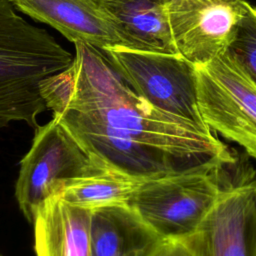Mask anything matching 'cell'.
<instances>
[{"mask_svg": "<svg viewBox=\"0 0 256 256\" xmlns=\"http://www.w3.org/2000/svg\"><path fill=\"white\" fill-rule=\"evenodd\" d=\"M74 47L71 64L42 80L40 93L52 118L89 153L139 179L233 161L208 127L155 108L100 50L84 43Z\"/></svg>", "mask_w": 256, "mask_h": 256, "instance_id": "obj_1", "label": "cell"}, {"mask_svg": "<svg viewBox=\"0 0 256 256\" xmlns=\"http://www.w3.org/2000/svg\"><path fill=\"white\" fill-rule=\"evenodd\" d=\"M73 56L47 30L20 16L10 0H0V128L12 122L36 128L47 110L40 82L66 69Z\"/></svg>", "mask_w": 256, "mask_h": 256, "instance_id": "obj_2", "label": "cell"}, {"mask_svg": "<svg viewBox=\"0 0 256 256\" xmlns=\"http://www.w3.org/2000/svg\"><path fill=\"white\" fill-rule=\"evenodd\" d=\"M226 164L214 161L144 179L127 205L162 239L180 241L195 231L217 200Z\"/></svg>", "mask_w": 256, "mask_h": 256, "instance_id": "obj_3", "label": "cell"}, {"mask_svg": "<svg viewBox=\"0 0 256 256\" xmlns=\"http://www.w3.org/2000/svg\"><path fill=\"white\" fill-rule=\"evenodd\" d=\"M32 144L20 161L15 198L28 222L61 182L84 175L104 164L89 153L77 138L56 119L38 125ZM106 164V163H105Z\"/></svg>", "mask_w": 256, "mask_h": 256, "instance_id": "obj_4", "label": "cell"}, {"mask_svg": "<svg viewBox=\"0 0 256 256\" xmlns=\"http://www.w3.org/2000/svg\"><path fill=\"white\" fill-rule=\"evenodd\" d=\"M131 89L155 108L205 125L197 105L196 66L178 53L122 46L102 52Z\"/></svg>", "mask_w": 256, "mask_h": 256, "instance_id": "obj_5", "label": "cell"}, {"mask_svg": "<svg viewBox=\"0 0 256 256\" xmlns=\"http://www.w3.org/2000/svg\"><path fill=\"white\" fill-rule=\"evenodd\" d=\"M196 69L203 123L256 160V86L227 52Z\"/></svg>", "mask_w": 256, "mask_h": 256, "instance_id": "obj_6", "label": "cell"}, {"mask_svg": "<svg viewBox=\"0 0 256 256\" xmlns=\"http://www.w3.org/2000/svg\"><path fill=\"white\" fill-rule=\"evenodd\" d=\"M246 4V0H169L168 19L177 53L195 66H205L225 53Z\"/></svg>", "mask_w": 256, "mask_h": 256, "instance_id": "obj_7", "label": "cell"}, {"mask_svg": "<svg viewBox=\"0 0 256 256\" xmlns=\"http://www.w3.org/2000/svg\"><path fill=\"white\" fill-rule=\"evenodd\" d=\"M180 242L191 256H256V179L223 187L195 231Z\"/></svg>", "mask_w": 256, "mask_h": 256, "instance_id": "obj_8", "label": "cell"}, {"mask_svg": "<svg viewBox=\"0 0 256 256\" xmlns=\"http://www.w3.org/2000/svg\"><path fill=\"white\" fill-rule=\"evenodd\" d=\"M17 11L47 24L68 41L101 52L122 46L116 26L102 0H10Z\"/></svg>", "mask_w": 256, "mask_h": 256, "instance_id": "obj_9", "label": "cell"}, {"mask_svg": "<svg viewBox=\"0 0 256 256\" xmlns=\"http://www.w3.org/2000/svg\"><path fill=\"white\" fill-rule=\"evenodd\" d=\"M91 210L48 197L33 221L36 256H90Z\"/></svg>", "mask_w": 256, "mask_h": 256, "instance_id": "obj_10", "label": "cell"}, {"mask_svg": "<svg viewBox=\"0 0 256 256\" xmlns=\"http://www.w3.org/2000/svg\"><path fill=\"white\" fill-rule=\"evenodd\" d=\"M163 240L127 204L91 210L90 256H150Z\"/></svg>", "mask_w": 256, "mask_h": 256, "instance_id": "obj_11", "label": "cell"}, {"mask_svg": "<svg viewBox=\"0 0 256 256\" xmlns=\"http://www.w3.org/2000/svg\"><path fill=\"white\" fill-rule=\"evenodd\" d=\"M169 0H102L122 47L177 53L168 19Z\"/></svg>", "mask_w": 256, "mask_h": 256, "instance_id": "obj_12", "label": "cell"}, {"mask_svg": "<svg viewBox=\"0 0 256 256\" xmlns=\"http://www.w3.org/2000/svg\"><path fill=\"white\" fill-rule=\"evenodd\" d=\"M144 179L129 176L102 164L82 176L56 185L51 196L88 210L127 204Z\"/></svg>", "mask_w": 256, "mask_h": 256, "instance_id": "obj_13", "label": "cell"}, {"mask_svg": "<svg viewBox=\"0 0 256 256\" xmlns=\"http://www.w3.org/2000/svg\"><path fill=\"white\" fill-rule=\"evenodd\" d=\"M226 52L256 86V7L249 2Z\"/></svg>", "mask_w": 256, "mask_h": 256, "instance_id": "obj_14", "label": "cell"}, {"mask_svg": "<svg viewBox=\"0 0 256 256\" xmlns=\"http://www.w3.org/2000/svg\"><path fill=\"white\" fill-rule=\"evenodd\" d=\"M185 246L176 240H163L150 256H188Z\"/></svg>", "mask_w": 256, "mask_h": 256, "instance_id": "obj_15", "label": "cell"}, {"mask_svg": "<svg viewBox=\"0 0 256 256\" xmlns=\"http://www.w3.org/2000/svg\"><path fill=\"white\" fill-rule=\"evenodd\" d=\"M188 256H191V255H190V253H189V255H188Z\"/></svg>", "mask_w": 256, "mask_h": 256, "instance_id": "obj_16", "label": "cell"}, {"mask_svg": "<svg viewBox=\"0 0 256 256\" xmlns=\"http://www.w3.org/2000/svg\"><path fill=\"white\" fill-rule=\"evenodd\" d=\"M0 256H2V255H1V254H0Z\"/></svg>", "mask_w": 256, "mask_h": 256, "instance_id": "obj_17", "label": "cell"}]
</instances>
